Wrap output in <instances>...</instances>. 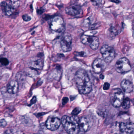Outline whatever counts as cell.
Masks as SVG:
<instances>
[{
  "label": "cell",
  "mask_w": 134,
  "mask_h": 134,
  "mask_svg": "<svg viewBox=\"0 0 134 134\" xmlns=\"http://www.w3.org/2000/svg\"><path fill=\"white\" fill-rule=\"evenodd\" d=\"M36 102H37V98H36V97L34 96V97L32 98V99L31 100L30 103V104L29 105H32L33 104H34L35 103H36Z\"/></svg>",
  "instance_id": "obj_30"
},
{
  "label": "cell",
  "mask_w": 134,
  "mask_h": 134,
  "mask_svg": "<svg viewBox=\"0 0 134 134\" xmlns=\"http://www.w3.org/2000/svg\"><path fill=\"white\" fill-rule=\"evenodd\" d=\"M127 134H134V131L133 132H132V133H130Z\"/></svg>",
  "instance_id": "obj_36"
},
{
  "label": "cell",
  "mask_w": 134,
  "mask_h": 134,
  "mask_svg": "<svg viewBox=\"0 0 134 134\" xmlns=\"http://www.w3.org/2000/svg\"><path fill=\"white\" fill-rule=\"evenodd\" d=\"M81 41L83 44L89 46L94 50H97L100 44L99 38L93 35H83L81 36Z\"/></svg>",
  "instance_id": "obj_4"
},
{
  "label": "cell",
  "mask_w": 134,
  "mask_h": 134,
  "mask_svg": "<svg viewBox=\"0 0 134 134\" xmlns=\"http://www.w3.org/2000/svg\"><path fill=\"white\" fill-rule=\"evenodd\" d=\"M79 132L81 133H85L88 131L89 124L86 117L83 116L79 119Z\"/></svg>",
  "instance_id": "obj_16"
},
{
  "label": "cell",
  "mask_w": 134,
  "mask_h": 134,
  "mask_svg": "<svg viewBox=\"0 0 134 134\" xmlns=\"http://www.w3.org/2000/svg\"><path fill=\"white\" fill-rule=\"evenodd\" d=\"M25 73H26V76H28L30 77H33V78L36 77L38 75V72L37 70L30 67H29L26 69Z\"/></svg>",
  "instance_id": "obj_17"
},
{
  "label": "cell",
  "mask_w": 134,
  "mask_h": 134,
  "mask_svg": "<svg viewBox=\"0 0 134 134\" xmlns=\"http://www.w3.org/2000/svg\"><path fill=\"white\" fill-rule=\"evenodd\" d=\"M30 68L34 69L36 70H42L44 66L43 60L39 58H35L31 60L29 64Z\"/></svg>",
  "instance_id": "obj_14"
},
{
  "label": "cell",
  "mask_w": 134,
  "mask_h": 134,
  "mask_svg": "<svg viewBox=\"0 0 134 134\" xmlns=\"http://www.w3.org/2000/svg\"><path fill=\"white\" fill-rule=\"evenodd\" d=\"M49 24L50 29L55 32L60 33L65 29L64 21L60 16H56L51 19Z\"/></svg>",
  "instance_id": "obj_5"
},
{
  "label": "cell",
  "mask_w": 134,
  "mask_h": 134,
  "mask_svg": "<svg viewBox=\"0 0 134 134\" xmlns=\"http://www.w3.org/2000/svg\"><path fill=\"white\" fill-rule=\"evenodd\" d=\"M0 62L1 64L3 66H7L9 63V62L8 59L6 58H1Z\"/></svg>",
  "instance_id": "obj_23"
},
{
  "label": "cell",
  "mask_w": 134,
  "mask_h": 134,
  "mask_svg": "<svg viewBox=\"0 0 134 134\" xmlns=\"http://www.w3.org/2000/svg\"><path fill=\"white\" fill-rule=\"evenodd\" d=\"M44 9L42 8L39 9H37V13L39 15H41V14H42L44 12Z\"/></svg>",
  "instance_id": "obj_32"
},
{
  "label": "cell",
  "mask_w": 134,
  "mask_h": 134,
  "mask_svg": "<svg viewBox=\"0 0 134 134\" xmlns=\"http://www.w3.org/2000/svg\"><path fill=\"white\" fill-rule=\"evenodd\" d=\"M121 87L123 91L126 93H131L133 90V85L130 80L124 79L121 83Z\"/></svg>",
  "instance_id": "obj_15"
},
{
  "label": "cell",
  "mask_w": 134,
  "mask_h": 134,
  "mask_svg": "<svg viewBox=\"0 0 134 134\" xmlns=\"http://www.w3.org/2000/svg\"><path fill=\"white\" fill-rule=\"evenodd\" d=\"M100 77L101 79L103 80L104 79V76L103 74H101L100 75Z\"/></svg>",
  "instance_id": "obj_34"
},
{
  "label": "cell",
  "mask_w": 134,
  "mask_h": 134,
  "mask_svg": "<svg viewBox=\"0 0 134 134\" xmlns=\"http://www.w3.org/2000/svg\"><path fill=\"white\" fill-rule=\"evenodd\" d=\"M61 122L57 117H51L46 122V126L48 130L52 131L56 130L60 127Z\"/></svg>",
  "instance_id": "obj_9"
},
{
  "label": "cell",
  "mask_w": 134,
  "mask_h": 134,
  "mask_svg": "<svg viewBox=\"0 0 134 134\" xmlns=\"http://www.w3.org/2000/svg\"><path fill=\"white\" fill-rule=\"evenodd\" d=\"M122 106L125 109H127L130 108V101L128 98H126L124 99L122 104Z\"/></svg>",
  "instance_id": "obj_21"
},
{
  "label": "cell",
  "mask_w": 134,
  "mask_h": 134,
  "mask_svg": "<svg viewBox=\"0 0 134 134\" xmlns=\"http://www.w3.org/2000/svg\"><path fill=\"white\" fill-rule=\"evenodd\" d=\"M112 2L114 3H116V4H119L120 2V0H110Z\"/></svg>",
  "instance_id": "obj_33"
},
{
  "label": "cell",
  "mask_w": 134,
  "mask_h": 134,
  "mask_svg": "<svg viewBox=\"0 0 134 134\" xmlns=\"http://www.w3.org/2000/svg\"><path fill=\"white\" fill-rule=\"evenodd\" d=\"M22 18L24 21L26 22H28L31 20V18L29 15L27 14H24L22 16Z\"/></svg>",
  "instance_id": "obj_25"
},
{
  "label": "cell",
  "mask_w": 134,
  "mask_h": 134,
  "mask_svg": "<svg viewBox=\"0 0 134 134\" xmlns=\"http://www.w3.org/2000/svg\"><path fill=\"white\" fill-rule=\"evenodd\" d=\"M100 53L103 59L106 63H111L115 57L114 49L108 45H104L100 49Z\"/></svg>",
  "instance_id": "obj_7"
},
{
  "label": "cell",
  "mask_w": 134,
  "mask_h": 134,
  "mask_svg": "<svg viewBox=\"0 0 134 134\" xmlns=\"http://www.w3.org/2000/svg\"><path fill=\"white\" fill-rule=\"evenodd\" d=\"M4 134H11V132H9V131H7L6 132V133H5Z\"/></svg>",
  "instance_id": "obj_35"
},
{
  "label": "cell",
  "mask_w": 134,
  "mask_h": 134,
  "mask_svg": "<svg viewBox=\"0 0 134 134\" xmlns=\"http://www.w3.org/2000/svg\"><path fill=\"white\" fill-rule=\"evenodd\" d=\"M94 5H99L101 3L102 0H90Z\"/></svg>",
  "instance_id": "obj_26"
},
{
  "label": "cell",
  "mask_w": 134,
  "mask_h": 134,
  "mask_svg": "<svg viewBox=\"0 0 134 134\" xmlns=\"http://www.w3.org/2000/svg\"><path fill=\"white\" fill-rule=\"evenodd\" d=\"M92 19H93L91 18V17H89L85 20L83 23L84 26L86 27L90 26L91 25Z\"/></svg>",
  "instance_id": "obj_22"
},
{
  "label": "cell",
  "mask_w": 134,
  "mask_h": 134,
  "mask_svg": "<svg viewBox=\"0 0 134 134\" xmlns=\"http://www.w3.org/2000/svg\"><path fill=\"white\" fill-rule=\"evenodd\" d=\"M26 75L25 72H19L17 74L16 78L17 80H19V81H23L25 80L26 79Z\"/></svg>",
  "instance_id": "obj_20"
},
{
  "label": "cell",
  "mask_w": 134,
  "mask_h": 134,
  "mask_svg": "<svg viewBox=\"0 0 134 134\" xmlns=\"http://www.w3.org/2000/svg\"><path fill=\"white\" fill-rule=\"evenodd\" d=\"M8 4L15 10L19 6L20 2L19 0H10Z\"/></svg>",
  "instance_id": "obj_19"
},
{
  "label": "cell",
  "mask_w": 134,
  "mask_h": 134,
  "mask_svg": "<svg viewBox=\"0 0 134 134\" xmlns=\"http://www.w3.org/2000/svg\"><path fill=\"white\" fill-rule=\"evenodd\" d=\"M19 90V83L17 80H11L7 84V91L9 94L17 93Z\"/></svg>",
  "instance_id": "obj_13"
},
{
  "label": "cell",
  "mask_w": 134,
  "mask_h": 134,
  "mask_svg": "<svg viewBox=\"0 0 134 134\" xmlns=\"http://www.w3.org/2000/svg\"><path fill=\"white\" fill-rule=\"evenodd\" d=\"M65 12L67 15L72 16H76L81 14L82 12V9L80 5H75L66 8Z\"/></svg>",
  "instance_id": "obj_12"
},
{
  "label": "cell",
  "mask_w": 134,
  "mask_h": 134,
  "mask_svg": "<svg viewBox=\"0 0 134 134\" xmlns=\"http://www.w3.org/2000/svg\"><path fill=\"white\" fill-rule=\"evenodd\" d=\"M116 70L119 73H124L128 72L131 69L130 63L125 57L120 58L116 63Z\"/></svg>",
  "instance_id": "obj_6"
},
{
  "label": "cell",
  "mask_w": 134,
  "mask_h": 134,
  "mask_svg": "<svg viewBox=\"0 0 134 134\" xmlns=\"http://www.w3.org/2000/svg\"><path fill=\"white\" fill-rule=\"evenodd\" d=\"M68 100H69V99H68V98L66 97L63 98L62 100V104L63 105L66 104L68 102Z\"/></svg>",
  "instance_id": "obj_29"
},
{
  "label": "cell",
  "mask_w": 134,
  "mask_h": 134,
  "mask_svg": "<svg viewBox=\"0 0 134 134\" xmlns=\"http://www.w3.org/2000/svg\"><path fill=\"white\" fill-rule=\"evenodd\" d=\"M92 67L95 73H100L106 68V63L104 59L97 58L94 61Z\"/></svg>",
  "instance_id": "obj_10"
},
{
  "label": "cell",
  "mask_w": 134,
  "mask_h": 134,
  "mask_svg": "<svg viewBox=\"0 0 134 134\" xmlns=\"http://www.w3.org/2000/svg\"><path fill=\"white\" fill-rule=\"evenodd\" d=\"M81 109L79 108H76L73 110L72 113V115L76 116L81 112Z\"/></svg>",
  "instance_id": "obj_24"
},
{
  "label": "cell",
  "mask_w": 134,
  "mask_h": 134,
  "mask_svg": "<svg viewBox=\"0 0 134 134\" xmlns=\"http://www.w3.org/2000/svg\"><path fill=\"white\" fill-rule=\"evenodd\" d=\"M7 123L5 120L4 119H1V127H4L6 126Z\"/></svg>",
  "instance_id": "obj_31"
},
{
  "label": "cell",
  "mask_w": 134,
  "mask_h": 134,
  "mask_svg": "<svg viewBox=\"0 0 134 134\" xmlns=\"http://www.w3.org/2000/svg\"><path fill=\"white\" fill-rule=\"evenodd\" d=\"M110 97V102L112 106L115 108H119L122 105L124 100V93L119 88H116L111 91Z\"/></svg>",
  "instance_id": "obj_3"
},
{
  "label": "cell",
  "mask_w": 134,
  "mask_h": 134,
  "mask_svg": "<svg viewBox=\"0 0 134 134\" xmlns=\"http://www.w3.org/2000/svg\"><path fill=\"white\" fill-rule=\"evenodd\" d=\"M79 119L76 116L65 115L61 123L65 131L68 134H78L79 132Z\"/></svg>",
  "instance_id": "obj_2"
},
{
  "label": "cell",
  "mask_w": 134,
  "mask_h": 134,
  "mask_svg": "<svg viewBox=\"0 0 134 134\" xmlns=\"http://www.w3.org/2000/svg\"><path fill=\"white\" fill-rule=\"evenodd\" d=\"M99 26V23L94 24H91L89 26V29L90 30H94L98 27Z\"/></svg>",
  "instance_id": "obj_27"
},
{
  "label": "cell",
  "mask_w": 134,
  "mask_h": 134,
  "mask_svg": "<svg viewBox=\"0 0 134 134\" xmlns=\"http://www.w3.org/2000/svg\"><path fill=\"white\" fill-rule=\"evenodd\" d=\"M110 84H109V83H105L104 86H103V89H104V90H107L109 89V87H110Z\"/></svg>",
  "instance_id": "obj_28"
},
{
  "label": "cell",
  "mask_w": 134,
  "mask_h": 134,
  "mask_svg": "<svg viewBox=\"0 0 134 134\" xmlns=\"http://www.w3.org/2000/svg\"><path fill=\"white\" fill-rule=\"evenodd\" d=\"M72 42V37L71 34L68 33L65 34L60 42L62 50L65 52L71 51Z\"/></svg>",
  "instance_id": "obj_8"
},
{
  "label": "cell",
  "mask_w": 134,
  "mask_h": 134,
  "mask_svg": "<svg viewBox=\"0 0 134 134\" xmlns=\"http://www.w3.org/2000/svg\"><path fill=\"white\" fill-rule=\"evenodd\" d=\"M119 129L122 133H130L134 131V124L132 122L120 123L119 124Z\"/></svg>",
  "instance_id": "obj_11"
},
{
  "label": "cell",
  "mask_w": 134,
  "mask_h": 134,
  "mask_svg": "<svg viewBox=\"0 0 134 134\" xmlns=\"http://www.w3.org/2000/svg\"><path fill=\"white\" fill-rule=\"evenodd\" d=\"M77 88L80 93L88 94L92 90V84L87 72L83 69L78 70L74 76Z\"/></svg>",
  "instance_id": "obj_1"
},
{
  "label": "cell",
  "mask_w": 134,
  "mask_h": 134,
  "mask_svg": "<svg viewBox=\"0 0 134 134\" xmlns=\"http://www.w3.org/2000/svg\"><path fill=\"white\" fill-rule=\"evenodd\" d=\"M4 8V12L5 14L6 15L9 16L11 15L13 13V12L14 9L12 8H11L10 6L8 5V4H6L4 6H2Z\"/></svg>",
  "instance_id": "obj_18"
}]
</instances>
